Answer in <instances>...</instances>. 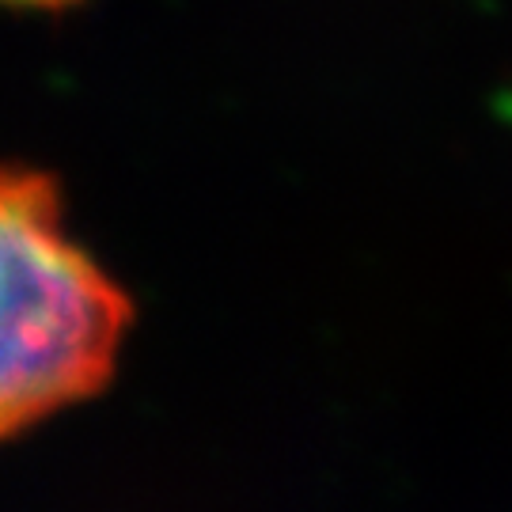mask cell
Returning a JSON list of instances; mask_svg holds the SVG:
<instances>
[{
    "label": "cell",
    "mask_w": 512,
    "mask_h": 512,
    "mask_svg": "<svg viewBox=\"0 0 512 512\" xmlns=\"http://www.w3.org/2000/svg\"><path fill=\"white\" fill-rule=\"evenodd\" d=\"M4 4H35V8H57V4H69V0H4Z\"/></svg>",
    "instance_id": "7a4b0ae2"
},
{
    "label": "cell",
    "mask_w": 512,
    "mask_h": 512,
    "mask_svg": "<svg viewBox=\"0 0 512 512\" xmlns=\"http://www.w3.org/2000/svg\"><path fill=\"white\" fill-rule=\"evenodd\" d=\"M126 327V293L69 236L57 186L0 167V437L95 395Z\"/></svg>",
    "instance_id": "6da1fadb"
}]
</instances>
